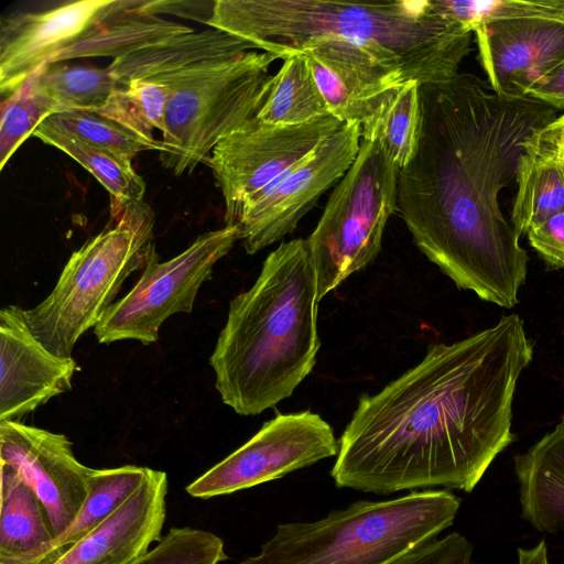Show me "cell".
Segmentation results:
<instances>
[{"mask_svg":"<svg viewBox=\"0 0 564 564\" xmlns=\"http://www.w3.org/2000/svg\"><path fill=\"white\" fill-rule=\"evenodd\" d=\"M333 427L310 410L276 414L242 446L186 487L208 499L248 489L337 456Z\"/></svg>","mask_w":564,"mask_h":564,"instance_id":"12","label":"cell"},{"mask_svg":"<svg viewBox=\"0 0 564 564\" xmlns=\"http://www.w3.org/2000/svg\"><path fill=\"white\" fill-rule=\"evenodd\" d=\"M527 236L544 261L556 269L564 268V210L533 227Z\"/></svg>","mask_w":564,"mask_h":564,"instance_id":"35","label":"cell"},{"mask_svg":"<svg viewBox=\"0 0 564 564\" xmlns=\"http://www.w3.org/2000/svg\"><path fill=\"white\" fill-rule=\"evenodd\" d=\"M435 8L471 32L479 24L513 19L564 20V0H433Z\"/></svg>","mask_w":564,"mask_h":564,"instance_id":"32","label":"cell"},{"mask_svg":"<svg viewBox=\"0 0 564 564\" xmlns=\"http://www.w3.org/2000/svg\"><path fill=\"white\" fill-rule=\"evenodd\" d=\"M283 61L256 117L267 123L297 126L330 115L306 56L296 54Z\"/></svg>","mask_w":564,"mask_h":564,"instance_id":"26","label":"cell"},{"mask_svg":"<svg viewBox=\"0 0 564 564\" xmlns=\"http://www.w3.org/2000/svg\"><path fill=\"white\" fill-rule=\"evenodd\" d=\"M527 96L564 110V61L539 78L528 89Z\"/></svg>","mask_w":564,"mask_h":564,"instance_id":"36","label":"cell"},{"mask_svg":"<svg viewBox=\"0 0 564 564\" xmlns=\"http://www.w3.org/2000/svg\"><path fill=\"white\" fill-rule=\"evenodd\" d=\"M533 135L527 142L516 176L512 226L519 237L564 210V166L541 151L533 143Z\"/></svg>","mask_w":564,"mask_h":564,"instance_id":"23","label":"cell"},{"mask_svg":"<svg viewBox=\"0 0 564 564\" xmlns=\"http://www.w3.org/2000/svg\"><path fill=\"white\" fill-rule=\"evenodd\" d=\"M224 541L195 528H172L133 564H220L227 560Z\"/></svg>","mask_w":564,"mask_h":564,"instance_id":"33","label":"cell"},{"mask_svg":"<svg viewBox=\"0 0 564 564\" xmlns=\"http://www.w3.org/2000/svg\"><path fill=\"white\" fill-rule=\"evenodd\" d=\"M276 57L249 51L153 80L170 88L161 164L176 176L192 173L231 131L257 116L269 96Z\"/></svg>","mask_w":564,"mask_h":564,"instance_id":"7","label":"cell"},{"mask_svg":"<svg viewBox=\"0 0 564 564\" xmlns=\"http://www.w3.org/2000/svg\"><path fill=\"white\" fill-rule=\"evenodd\" d=\"M517 564H549L547 550L544 540H541L531 549H518Z\"/></svg>","mask_w":564,"mask_h":564,"instance_id":"38","label":"cell"},{"mask_svg":"<svg viewBox=\"0 0 564 564\" xmlns=\"http://www.w3.org/2000/svg\"><path fill=\"white\" fill-rule=\"evenodd\" d=\"M53 538L35 492L10 466L1 464L0 561L28 554Z\"/></svg>","mask_w":564,"mask_h":564,"instance_id":"24","label":"cell"},{"mask_svg":"<svg viewBox=\"0 0 564 564\" xmlns=\"http://www.w3.org/2000/svg\"><path fill=\"white\" fill-rule=\"evenodd\" d=\"M532 140L541 151L564 166V115L538 130Z\"/></svg>","mask_w":564,"mask_h":564,"instance_id":"37","label":"cell"},{"mask_svg":"<svg viewBox=\"0 0 564 564\" xmlns=\"http://www.w3.org/2000/svg\"><path fill=\"white\" fill-rule=\"evenodd\" d=\"M59 108L39 87L36 73L1 102L0 170L18 148Z\"/></svg>","mask_w":564,"mask_h":564,"instance_id":"30","label":"cell"},{"mask_svg":"<svg viewBox=\"0 0 564 564\" xmlns=\"http://www.w3.org/2000/svg\"><path fill=\"white\" fill-rule=\"evenodd\" d=\"M122 0H82L14 11L0 21V91L19 90L51 58L80 40Z\"/></svg>","mask_w":564,"mask_h":564,"instance_id":"14","label":"cell"},{"mask_svg":"<svg viewBox=\"0 0 564 564\" xmlns=\"http://www.w3.org/2000/svg\"><path fill=\"white\" fill-rule=\"evenodd\" d=\"M148 473V467L134 465L91 468L88 496L69 527L41 547L0 564H54L135 491Z\"/></svg>","mask_w":564,"mask_h":564,"instance_id":"22","label":"cell"},{"mask_svg":"<svg viewBox=\"0 0 564 564\" xmlns=\"http://www.w3.org/2000/svg\"><path fill=\"white\" fill-rule=\"evenodd\" d=\"M144 0H122L121 6L98 22L80 40L51 58L48 64L85 57L129 55L167 37L194 30L154 14L142 12Z\"/></svg>","mask_w":564,"mask_h":564,"instance_id":"21","label":"cell"},{"mask_svg":"<svg viewBox=\"0 0 564 564\" xmlns=\"http://www.w3.org/2000/svg\"><path fill=\"white\" fill-rule=\"evenodd\" d=\"M253 45L218 29L189 32L162 40L153 45L113 59L107 67L119 88L134 79H152L192 68L231 59Z\"/></svg>","mask_w":564,"mask_h":564,"instance_id":"19","label":"cell"},{"mask_svg":"<svg viewBox=\"0 0 564 564\" xmlns=\"http://www.w3.org/2000/svg\"><path fill=\"white\" fill-rule=\"evenodd\" d=\"M110 215V224L72 253L48 296L24 310L33 335L58 357L73 358L79 337L98 324L154 245V213L143 200Z\"/></svg>","mask_w":564,"mask_h":564,"instance_id":"6","label":"cell"},{"mask_svg":"<svg viewBox=\"0 0 564 564\" xmlns=\"http://www.w3.org/2000/svg\"><path fill=\"white\" fill-rule=\"evenodd\" d=\"M73 358L50 351L32 333L24 310L0 311V421L20 420L72 389Z\"/></svg>","mask_w":564,"mask_h":564,"instance_id":"16","label":"cell"},{"mask_svg":"<svg viewBox=\"0 0 564 564\" xmlns=\"http://www.w3.org/2000/svg\"><path fill=\"white\" fill-rule=\"evenodd\" d=\"M42 123L69 134L82 142L101 148L132 160L139 152L156 150L154 145L129 131L118 122L87 110L58 112Z\"/></svg>","mask_w":564,"mask_h":564,"instance_id":"31","label":"cell"},{"mask_svg":"<svg viewBox=\"0 0 564 564\" xmlns=\"http://www.w3.org/2000/svg\"><path fill=\"white\" fill-rule=\"evenodd\" d=\"M361 123L348 121L307 156L253 194L238 223V239L254 254L290 235L322 194L337 184L360 147Z\"/></svg>","mask_w":564,"mask_h":564,"instance_id":"11","label":"cell"},{"mask_svg":"<svg viewBox=\"0 0 564 564\" xmlns=\"http://www.w3.org/2000/svg\"><path fill=\"white\" fill-rule=\"evenodd\" d=\"M473 32L487 82L500 96L528 97V89L564 61V20H497Z\"/></svg>","mask_w":564,"mask_h":564,"instance_id":"17","label":"cell"},{"mask_svg":"<svg viewBox=\"0 0 564 564\" xmlns=\"http://www.w3.org/2000/svg\"><path fill=\"white\" fill-rule=\"evenodd\" d=\"M0 463L10 466L35 492L54 536L64 532L88 496L91 471L75 457L66 435L0 421Z\"/></svg>","mask_w":564,"mask_h":564,"instance_id":"13","label":"cell"},{"mask_svg":"<svg viewBox=\"0 0 564 564\" xmlns=\"http://www.w3.org/2000/svg\"><path fill=\"white\" fill-rule=\"evenodd\" d=\"M299 54L306 56L329 113L343 123L362 122L408 82L375 51L343 39H319Z\"/></svg>","mask_w":564,"mask_h":564,"instance_id":"15","label":"cell"},{"mask_svg":"<svg viewBox=\"0 0 564 564\" xmlns=\"http://www.w3.org/2000/svg\"><path fill=\"white\" fill-rule=\"evenodd\" d=\"M460 498L415 490L382 501H357L322 519L286 522L240 564H391L451 527Z\"/></svg>","mask_w":564,"mask_h":564,"instance_id":"5","label":"cell"},{"mask_svg":"<svg viewBox=\"0 0 564 564\" xmlns=\"http://www.w3.org/2000/svg\"><path fill=\"white\" fill-rule=\"evenodd\" d=\"M42 91L59 108L69 110L97 111L119 88L108 67L53 63L44 65L36 73Z\"/></svg>","mask_w":564,"mask_h":564,"instance_id":"28","label":"cell"},{"mask_svg":"<svg viewBox=\"0 0 564 564\" xmlns=\"http://www.w3.org/2000/svg\"><path fill=\"white\" fill-rule=\"evenodd\" d=\"M419 91L420 134L399 171L397 210L417 249L457 288L511 308L529 257L498 196L516 180L527 142L556 119V109L497 95L469 73L421 84Z\"/></svg>","mask_w":564,"mask_h":564,"instance_id":"1","label":"cell"},{"mask_svg":"<svg viewBox=\"0 0 564 564\" xmlns=\"http://www.w3.org/2000/svg\"><path fill=\"white\" fill-rule=\"evenodd\" d=\"M238 239V228L225 226L199 235L184 251L159 261L153 245L134 286L112 303L94 327L100 344L133 339L159 340L161 325L173 314L191 313L199 288L212 279L215 264Z\"/></svg>","mask_w":564,"mask_h":564,"instance_id":"9","label":"cell"},{"mask_svg":"<svg viewBox=\"0 0 564 564\" xmlns=\"http://www.w3.org/2000/svg\"><path fill=\"white\" fill-rule=\"evenodd\" d=\"M343 122L328 115L282 126L256 116L225 137L207 160L225 200L226 226L238 223L249 198L307 156Z\"/></svg>","mask_w":564,"mask_h":564,"instance_id":"10","label":"cell"},{"mask_svg":"<svg viewBox=\"0 0 564 564\" xmlns=\"http://www.w3.org/2000/svg\"><path fill=\"white\" fill-rule=\"evenodd\" d=\"M167 489L166 473L149 468L139 488L54 564H133L162 539Z\"/></svg>","mask_w":564,"mask_h":564,"instance_id":"18","label":"cell"},{"mask_svg":"<svg viewBox=\"0 0 564 564\" xmlns=\"http://www.w3.org/2000/svg\"><path fill=\"white\" fill-rule=\"evenodd\" d=\"M399 171L377 142L360 140L354 163L306 239L318 302L379 254L387 221L397 209Z\"/></svg>","mask_w":564,"mask_h":564,"instance_id":"8","label":"cell"},{"mask_svg":"<svg viewBox=\"0 0 564 564\" xmlns=\"http://www.w3.org/2000/svg\"><path fill=\"white\" fill-rule=\"evenodd\" d=\"M513 462L521 517L538 532L556 533L564 528V419Z\"/></svg>","mask_w":564,"mask_h":564,"instance_id":"20","label":"cell"},{"mask_svg":"<svg viewBox=\"0 0 564 564\" xmlns=\"http://www.w3.org/2000/svg\"><path fill=\"white\" fill-rule=\"evenodd\" d=\"M473 550L467 538L452 532L416 546L391 564H470Z\"/></svg>","mask_w":564,"mask_h":564,"instance_id":"34","label":"cell"},{"mask_svg":"<svg viewBox=\"0 0 564 564\" xmlns=\"http://www.w3.org/2000/svg\"><path fill=\"white\" fill-rule=\"evenodd\" d=\"M317 279L303 238L281 242L254 284L229 304L209 364L221 401L257 415L289 398L311 373L321 346Z\"/></svg>","mask_w":564,"mask_h":564,"instance_id":"4","label":"cell"},{"mask_svg":"<svg viewBox=\"0 0 564 564\" xmlns=\"http://www.w3.org/2000/svg\"><path fill=\"white\" fill-rule=\"evenodd\" d=\"M170 95L166 84L153 79H134L117 88L98 112L161 149L154 130L164 129ZM160 151V150H159Z\"/></svg>","mask_w":564,"mask_h":564,"instance_id":"29","label":"cell"},{"mask_svg":"<svg viewBox=\"0 0 564 564\" xmlns=\"http://www.w3.org/2000/svg\"><path fill=\"white\" fill-rule=\"evenodd\" d=\"M533 344L517 314L362 394L339 441L338 488L377 495L444 487L470 492L513 442L512 401Z\"/></svg>","mask_w":564,"mask_h":564,"instance_id":"2","label":"cell"},{"mask_svg":"<svg viewBox=\"0 0 564 564\" xmlns=\"http://www.w3.org/2000/svg\"><path fill=\"white\" fill-rule=\"evenodd\" d=\"M207 25L282 59L314 40L343 39L375 51L420 85L458 75L473 33L433 0H217Z\"/></svg>","mask_w":564,"mask_h":564,"instance_id":"3","label":"cell"},{"mask_svg":"<svg viewBox=\"0 0 564 564\" xmlns=\"http://www.w3.org/2000/svg\"><path fill=\"white\" fill-rule=\"evenodd\" d=\"M420 84L406 83L392 91L361 122V139L377 142L400 170L412 159L421 126Z\"/></svg>","mask_w":564,"mask_h":564,"instance_id":"27","label":"cell"},{"mask_svg":"<svg viewBox=\"0 0 564 564\" xmlns=\"http://www.w3.org/2000/svg\"><path fill=\"white\" fill-rule=\"evenodd\" d=\"M33 135L69 155L107 189L110 214L143 200L147 185L133 169L132 160L82 142L44 123L40 124Z\"/></svg>","mask_w":564,"mask_h":564,"instance_id":"25","label":"cell"}]
</instances>
